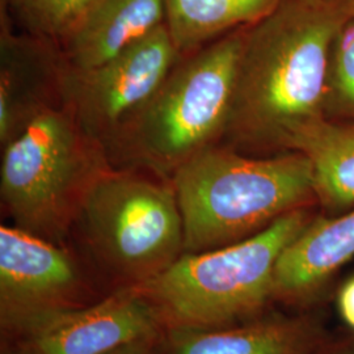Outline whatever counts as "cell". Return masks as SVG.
Masks as SVG:
<instances>
[{
  "instance_id": "obj_14",
  "label": "cell",
  "mask_w": 354,
  "mask_h": 354,
  "mask_svg": "<svg viewBox=\"0 0 354 354\" xmlns=\"http://www.w3.org/2000/svg\"><path fill=\"white\" fill-rule=\"evenodd\" d=\"M290 151L311 165L322 214H342L354 206V122L320 118L295 136Z\"/></svg>"
},
{
  "instance_id": "obj_19",
  "label": "cell",
  "mask_w": 354,
  "mask_h": 354,
  "mask_svg": "<svg viewBox=\"0 0 354 354\" xmlns=\"http://www.w3.org/2000/svg\"><path fill=\"white\" fill-rule=\"evenodd\" d=\"M313 354H354V333L346 328L330 329Z\"/></svg>"
},
{
  "instance_id": "obj_10",
  "label": "cell",
  "mask_w": 354,
  "mask_h": 354,
  "mask_svg": "<svg viewBox=\"0 0 354 354\" xmlns=\"http://www.w3.org/2000/svg\"><path fill=\"white\" fill-rule=\"evenodd\" d=\"M70 64L61 44L16 32L0 6V146L17 138L42 114L64 108Z\"/></svg>"
},
{
  "instance_id": "obj_12",
  "label": "cell",
  "mask_w": 354,
  "mask_h": 354,
  "mask_svg": "<svg viewBox=\"0 0 354 354\" xmlns=\"http://www.w3.org/2000/svg\"><path fill=\"white\" fill-rule=\"evenodd\" d=\"M328 306L270 308L222 328L165 329L160 354H313L328 336Z\"/></svg>"
},
{
  "instance_id": "obj_2",
  "label": "cell",
  "mask_w": 354,
  "mask_h": 354,
  "mask_svg": "<svg viewBox=\"0 0 354 354\" xmlns=\"http://www.w3.org/2000/svg\"><path fill=\"white\" fill-rule=\"evenodd\" d=\"M184 225V253L248 239L283 215L317 206L313 168L299 152L253 156L222 143L171 178Z\"/></svg>"
},
{
  "instance_id": "obj_15",
  "label": "cell",
  "mask_w": 354,
  "mask_h": 354,
  "mask_svg": "<svg viewBox=\"0 0 354 354\" xmlns=\"http://www.w3.org/2000/svg\"><path fill=\"white\" fill-rule=\"evenodd\" d=\"M165 24L181 57L228 33L252 26L282 0H163Z\"/></svg>"
},
{
  "instance_id": "obj_18",
  "label": "cell",
  "mask_w": 354,
  "mask_h": 354,
  "mask_svg": "<svg viewBox=\"0 0 354 354\" xmlns=\"http://www.w3.org/2000/svg\"><path fill=\"white\" fill-rule=\"evenodd\" d=\"M332 302L344 328L354 333V273L337 283Z\"/></svg>"
},
{
  "instance_id": "obj_13",
  "label": "cell",
  "mask_w": 354,
  "mask_h": 354,
  "mask_svg": "<svg viewBox=\"0 0 354 354\" xmlns=\"http://www.w3.org/2000/svg\"><path fill=\"white\" fill-rule=\"evenodd\" d=\"M165 24L163 0H99L62 45L73 70L87 71Z\"/></svg>"
},
{
  "instance_id": "obj_11",
  "label": "cell",
  "mask_w": 354,
  "mask_h": 354,
  "mask_svg": "<svg viewBox=\"0 0 354 354\" xmlns=\"http://www.w3.org/2000/svg\"><path fill=\"white\" fill-rule=\"evenodd\" d=\"M354 257V206L339 215L320 212L282 251L273 299L289 310L328 306L337 276Z\"/></svg>"
},
{
  "instance_id": "obj_1",
  "label": "cell",
  "mask_w": 354,
  "mask_h": 354,
  "mask_svg": "<svg viewBox=\"0 0 354 354\" xmlns=\"http://www.w3.org/2000/svg\"><path fill=\"white\" fill-rule=\"evenodd\" d=\"M352 17L345 0H282L250 26L222 145L253 156L291 152L323 117L332 42Z\"/></svg>"
},
{
  "instance_id": "obj_20",
  "label": "cell",
  "mask_w": 354,
  "mask_h": 354,
  "mask_svg": "<svg viewBox=\"0 0 354 354\" xmlns=\"http://www.w3.org/2000/svg\"><path fill=\"white\" fill-rule=\"evenodd\" d=\"M162 336L155 337V339H145V340L130 342V344H127L108 354H160L159 353V342H160Z\"/></svg>"
},
{
  "instance_id": "obj_17",
  "label": "cell",
  "mask_w": 354,
  "mask_h": 354,
  "mask_svg": "<svg viewBox=\"0 0 354 354\" xmlns=\"http://www.w3.org/2000/svg\"><path fill=\"white\" fill-rule=\"evenodd\" d=\"M323 117L354 122V17H351L332 42L326 74Z\"/></svg>"
},
{
  "instance_id": "obj_7",
  "label": "cell",
  "mask_w": 354,
  "mask_h": 354,
  "mask_svg": "<svg viewBox=\"0 0 354 354\" xmlns=\"http://www.w3.org/2000/svg\"><path fill=\"white\" fill-rule=\"evenodd\" d=\"M181 58L163 24L106 64L87 71L70 67L64 108L108 152Z\"/></svg>"
},
{
  "instance_id": "obj_21",
  "label": "cell",
  "mask_w": 354,
  "mask_h": 354,
  "mask_svg": "<svg viewBox=\"0 0 354 354\" xmlns=\"http://www.w3.org/2000/svg\"><path fill=\"white\" fill-rule=\"evenodd\" d=\"M0 354H26V351L21 348V345L12 337L3 336L1 339V348Z\"/></svg>"
},
{
  "instance_id": "obj_8",
  "label": "cell",
  "mask_w": 354,
  "mask_h": 354,
  "mask_svg": "<svg viewBox=\"0 0 354 354\" xmlns=\"http://www.w3.org/2000/svg\"><path fill=\"white\" fill-rule=\"evenodd\" d=\"M87 282L64 245L0 227V324L15 336L41 317L86 306Z\"/></svg>"
},
{
  "instance_id": "obj_22",
  "label": "cell",
  "mask_w": 354,
  "mask_h": 354,
  "mask_svg": "<svg viewBox=\"0 0 354 354\" xmlns=\"http://www.w3.org/2000/svg\"><path fill=\"white\" fill-rule=\"evenodd\" d=\"M346 4H348V8H349V12L352 15V17H354V0H345Z\"/></svg>"
},
{
  "instance_id": "obj_16",
  "label": "cell",
  "mask_w": 354,
  "mask_h": 354,
  "mask_svg": "<svg viewBox=\"0 0 354 354\" xmlns=\"http://www.w3.org/2000/svg\"><path fill=\"white\" fill-rule=\"evenodd\" d=\"M99 0H0L13 26L64 45Z\"/></svg>"
},
{
  "instance_id": "obj_9",
  "label": "cell",
  "mask_w": 354,
  "mask_h": 354,
  "mask_svg": "<svg viewBox=\"0 0 354 354\" xmlns=\"http://www.w3.org/2000/svg\"><path fill=\"white\" fill-rule=\"evenodd\" d=\"M155 306L133 286L99 301L41 317L12 337L26 354H108L130 342L160 337Z\"/></svg>"
},
{
  "instance_id": "obj_5",
  "label": "cell",
  "mask_w": 354,
  "mask_h": 354,
  "mask_svg": "<svg viewBox=\"0 0 354 354\" xmlns=\"http://www.w3.org/2000/svg\"><path fill=\"white\" fill-rule=\"evenodd\" d=\"M112 168L66 108L42 114L1 149L0 197L15 227L64 245L89 188Z\"/></svg>"
},
{
  "instance_id": "obj_3",
  "label": "cell",
  "mask_w": 354,
  "mask_h": 354,
  "mask_svg": "<svg viewBox=\"0 0 354 354\" xmlns=\"http://www.w3.org/2000/svg\"><path fill=\"white\" fill-rule=\"evenodd\" d=\"M248 29H236L177 62L106 152L112 167L171 183L181 165L221 143Z\"/></svg>"
},
{
  "instance_id": "obj_6",
  "label": "cell",
  "mask_w": 354,
  "mask_h": 354,
  "mask_svg": "<svg viewBox=\"0 0 354 354\" xmlns=\"http://www.w3.org/2000/svg\"><path fill=\"white\" fill-rule=\"evenodd\" d=\"M73 231L120 288L158 277L184 253L183 216L172 184L142 171H105L87 192Z\"/></svg>"
},
{
  "instance_id": "obj_4",
  "label": "cell",
  "mask_w": 354,
  "mask_h": 354,
  "mask_svg": "<svg viewBox=\"0 0 354 354\" xmlns=\"http://www.w3.org/2000/svg\"><path fill=\"white\" fill-rule=\"evenodd\" d=\"M319 212L298 209L248 239L183 253L162 274L133 288L155 306L165 329L222 328L260 317L274 304L281 253Z\"/></svg>"
}]
</instances>
